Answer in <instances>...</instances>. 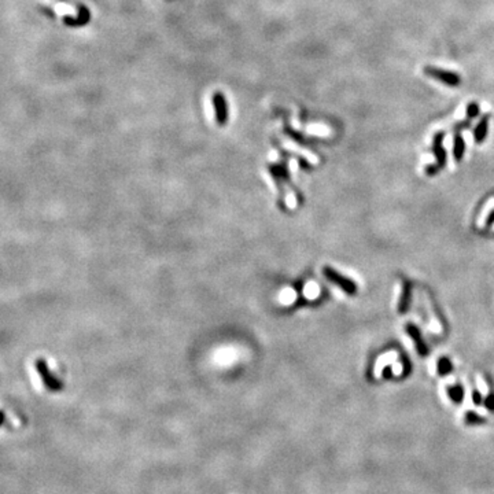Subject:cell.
I'll return each mask as SVG.
<instances>
[{"label":"cell","mask_w":494,"mask_h":494,"mask_svg":"<svg viewBox=\"0 0 494 494\" xmlns=\"http://www.w3.org/2000/svg\"><path fill=\"white\" fill-rule=\"evenodd\" d=\"M423 72L430 78H434V80L445 84L447 87H458L461 84V77L458 76L457 73L450 72V70L439 69V67H435V66H426L423 69Z\"/></svg>","instance_id":"1"},{"label":"cell","mask_w":494,"mask_h":494,"mask_svg":"<svg viewBox=\"0 0 494 494\" xmlns=\"http://www.w3.org/2000/svg\"><path fill=\"white\" fill-rule=\"evenodd\" d=\"M213 106H215L216 121L219 125H225L228 119V106H226V99L224 94L216 92L213 95Z\"/></svg>","instance_id":"2"},{"label":"cell","mask_w":494,"mask_h":494,"mask_svg":"<svg viewBox=\"0 0 494 494\" xmlns=\"http://www.w3.org/2000/svg\"><path fill=\"white\" fill-rule=\"evenodd\" d=\"M395 361H398V351L397 350H390L384 353V354L379 356L378 360H376L375 365H374V378L379 379L382 376V372L384 371V368L393 365Z\"/></svg>","instance_id":"3"},{"label":"cell","mask_w":494,"mask_h":494,"mask_svg":"<svg viewBox=\"0 0 494 494\" xmlns=\"http://www.w3.org/2000/svg\"><path fill=\"white\" fill-rule=\"evenodd\" d=\"M36 368H37V371H39L40 376H42L44 384H46V386H47L50 390H60V388H62L60 382L58 381L55 376L51 375V372H50V369H48L47 364H46V361H44V360H42V358H39V360H37Z\"/></svg>","instance_id":"4"},{"label":"cell","mask_w":494,"mask_h":494,"mask_svg":"<svg viewBox=\"0 0 494 494\" xmlns=\"http://www.w3.org/2000/svg\"><path fill=\"white\" fill-rule=\"evenodd\" d=\"M493 210H494V197H492L489 198L488 202L483 205L482 210H481V213H479L478 219H476V226H478V228H483V226L486 225V222H488L489 217H490V215H492Z\"/></svg>","instance_id":"5"},{"label":"cell","mask_w":494,"mask_h":494,"mask_svg":"<svg viewBox=\"0 0 494 494\" xmlns=\"http://www.w3.org/2000/svg\"><path fill=\"white\" fill-rule=\"evenodd\" d=\"M486 131H488V119L485 118V119H482L479 124H478V126H476L475 132H474V139L479 140V139L485 137V135H486Z\"/></svg>","instance_id":"6"},{"label":"cell","mask_w":494,"mask_h":494,"mask_svg":"<svg viewBox=\"0 0 494 494\" xmlns=\"http://www.w3.org/2000/svg\"><path fill=\"white\" fill-rule=\"evenodd\" d=\"M479 110H481V108H479V105L478 103H470L468 106H467V117H476L478 114H479Z\"/></svg>","instance_id":"7"},{"label":"cell","mask_w":494,"mask_h":494,"mask_svg":"<svg viewBox=\"0 0 494 494\" xmlns=\"http://www.w3.org/2000/svg\"><path fill=\"white\" fill-rule=\"evenodd\" d=\"M465 420H467V423H470V424H476V423L485 422L482 417L479 416V415H476V413H474V412H468Z\"/></svg>","instance_id":"8"},{"label":"cell","mask_w":494,"mask_h":494,"mask_svg":"<svg viewBox=\"0 0 494 494\" xmlns=\"http://www.w3.org/2000/svg\"><path fill=\"white\" fill-rule=\"evenodd\" d=\"M391 372H393V375L395 376H399L402 372H404V365H402V363L401 361H395V363L391 365Z\"/></svg>","instance_id":"9"},{"label":"cell","mask_w":494,"mask_h":494,"mask_svg":"<svg viewBox=\"0 0 494 494\" xmlns=\"http://www.w3.org/2000/svg\"><path fill=\"white\" fill-rule=\"evenodd\" d=\"M492 229H493V231H494V222H493V226H492Z\"/></svg>","instance_id":"10"}]
</instances>
